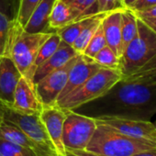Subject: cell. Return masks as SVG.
Wrapping results in <instances>:
<instances>
[{
	"instance_id": "obj_1",
	"label": "cell",
	"mask_w": 156,
	"mask_h": 156,
	"mask_svg": "<svg viewBox=\"0 0 156 156\" xmlns=\"http://www.w3.org/2000/svg\"><path fill=\"white\" fill-rule=\"evenodd\" d=\"M94 119L116 117L147 120L156 115V85L122 79L105 96L89 102Z\"/></svg>"
},
{
	"instance_id": "obj_2",
	"label": "cell",
	"mask_w": 156,
	"mask_h": 156,
	"mask_svg": "<svg viewBox=\"0 0 156 156\" xmlns=\"http://www.w3.org/2000/svg\"><path fill=\"white\" fill-rule=\"evenodd\" d=\"M52 33L27 32L16 20H13L4 56L11 58L21 75L32 82L39 51Z\"/></svg>"
},
{
	"instance_id": "obj_3",
	"label": "cell",
	"mask_w": 156,
	"mask_h": 156,
	"mask_svg": "<svg viewBox=\"0 0 156 156\" xmlns=\"http://www.w3.org/2000/svg\"><path fill=\"white\" fill-rule=\"evenodd\" d=\"M97 124V129L85 150L93 154L98 156H132L138 152L156 148L155 142L129 137L98 121Z\"/></svg>"
},
{
	"instance_id": "obj_4",
	"label": "cell",
	"mask_w": 156,
	"mask_h": 156,
	"mask_svg": "<svg viewBox=\"0 0 156 156\" xmlns=\"http://www.w3.org/2000/svg\"><path fill=\"white\" fill-rule=\"evenodd\" d=\"M122 79L119 69L102 67L81 87L76 88L54 106L62 110H76L82 106L105 96L119 81Z\"/></svg>"
},
{
	"instance_id": "obj_5",
	"label": "cell",
	"mask_w": 156,
	"mask_h": 156,
	"mask_svg": "<svg viewBox=\"0 0 156 156\" xmlns=\"http://www.w3.org/2000/svg\"><path fill=\"white\" fill-rule=\"evenodd\" d=\"M156 54V33L140 18L134 39L125 48L121 57L119 71L122 78L139 71Z\"/></svg>"
},
{
	"instance_id": "obj_6",
	"label": "cell",
	"mask_w": 156,
	"mask_h": 156,
	"mask_svg": "<svg viewBox=\"0 0 156 156\" xmlns=\"http://www.w3.org/2000/svg\"><path fill=\"white\" fill-rule=\"evenodd\" d=\"M97 126L94 118L75 110H67L62 129V142L65 151L86 150Z\"/></svg>"
},
{
	"instance_id": "obj_7",
	"label": "cell",
	"mask_w": 156,
	"mask_h": 156,
	"mask_svg": "<svg viewBox=\"0 0 156 156\" xmlns=\"http://www.w3.org/2000/svg\"><path fill=\"white\" fill-rule=\"evenodd\" d=\"M4 108V119L16 125L32 141L39 145L48 156H58L55 147L51 142L46 128L40 115H26L18 113L11 108Z\"/></svg>"
},
{
	"instance_id": "obj_8",
	"label": "cell",
	"mask_w": 156,
	"mask_h": 156,
	"mask_svg": "<svg viewBox=\"0 0 156 156\" xmlns=\"http://www.w3.org/2000/svg\"><path fill=\"white\" fill-rule=\"evenodd\" d=\"M79 56L80 54H78L72 58L63 66L50 73L34 85L43 107H51L55 105L59 95L65 87L69 72Z\"/></svg>"
},
{
	"instance_id": "obj_9",
	"label": "cell",
	"mask_w": 156,
	"mask_h": 156,
	"mask_svg": "<svg viewBox=\"0 0 156 156\" xmlns=\"http://www.w3.org/2000/svg\"><path fill=\"white\" fill-rule=\"evenodd\" d=\"M95 119L129 137L156 143V129L151 121L116 117H100Z\"/></svg>"
},
{
	"instance_id": "obj_10",
	"label": "cell",
	"mask_w": 156,
	"mask_h": 156,
	"mask_svg": "<svg viewBox=\"0 0 156 156\" xmlns=\"http://www.w3.org/2000/svg\"><path fill=\"white\" fill-rule=\"evenodd\" d=\"M10 108L18 113L26 115H40L43 108L34 84L23 76L20 77L16 87Z\"/></svg>"
},
{
	"instance_id": "obj_11",
	"label": "cell",
	"mask_w": 156,
	"mask_h": 156,
	"mask_svg": "<svg viewBox=\"0 0 156 156\" xmlns=\"http://www.w3.org/2000/svg\"><path fill=\"white\" fill-rule=\"evenodd\" d=\"M101 68L102 67L98 63H97L92 58H89L84 54H80L79 58H78V60L69 72L65 87L59 95L57 101L62 99L70 93L74 91L76 88L81 87Z\"/></svg>"
},
{
	"instance_id": "obj_12",
	"label": "cell",
	"mask_w": 156,
	"mask_h": 156,
	"mask_svg": "<svg viewBox=\"0 0 156 156\" xmlns=\"http://www.w3.org/2000/svg\"><path fill=\"white\" fill-rule=\"evenodd\" d=\"M65 117L66 111L56 106L43 107L40 114V118L55 147L58 156H66L65 148L62 142V129Z\"/></svg>"
},
{
	"instance_id": "obj_13",
	"label": "cell",
	"mask_w": 156,
	"mask_h": 156,
	"mask_svg": "<svg viewBox=\"0 0 156 156\" xmlns=\"http://www.w3.org/2000/svg\"><path fill=\"white\" fill-rule=\"evenodd\" d=\"M21 73L11 58L0 57V106L10 108Z\"/></svg>"
},
{
	"instance_id": "obj_14",
	"label": "cell",
	"mask_w": 156,
	"mask_h": 156,
	"mask_svg": "<svg viewBox=\"0 0 156 156\" xmlns=\"http://www.w3.org/2000/svg\"><path fill=\"white\" fill-rule=\"evenodd\" d=\"M76 55H78V53L73 49V47L62 41L55 52L35 70L32 79L33 84L35 85L50 73L63 66L67 62Z\"/></svg>"
},
{
	"instance_id": "obj_15",
	"label": "cell",
	"mask_w": 156,
	"mask_h": 156,
	"mask_svg": "<svg viewBox=\"0 0 156 156\" xmlns=\"http://www.w3.org/2000/svg\"><path fill=\"white\" fill-rule=\"evenodd\" d=\"M107 45L110 47L120 58L122 55L121 39V10L108 12L102 23Z\"/></svg>"
},
{
	"instance_id": "obj_16",
	"label": "cell",
	"mask_w": 156,
	"mask_h": 156,
	"mask_svg": "<svg viewBox=\"0 0 156 156\" xmlns=\"http://www.w3.org/2000/svg\"><path fill=\"white\" fill-rule=\"evenodd\" d=\"M0 139L31 150L41 156H48V154L39 145L32 141L16 125L6 119L0 123Z\"/></svg>"
},
{
	"instance_id": "obj_17",
	"label": "cell",
	"mask_w": 156,
	"mask_h": 156,
	"mask_svg": "<svg viewBox=\"0 0 156 156\" xmlns=\"http://www.w3.org/2000/svg\"><path fill=\"white\" fill-rule=\"evenodd\" d=\"M56 0H41L23 27L27 32H55L49 28L48 20Z\"/></svg>"
},
{
	"instance_id": "obj_18",
	"label": "cell",
	"mask_w": 156,
	"mask_h": 156,
	"mask_svg": "<svg viewBox=\"0 0 156 156\" xmlns=\"http://www.w3.org/2000/svg\"><path fill=\"white\" fill-rule=\"evenodd\" d=\"M74 22L72 12L68 5L63 0H56L49 17V28L52 31H57L60 29Z\"/></svg>"
},
{
	"instance_id": "obj_19",
	"label": "cell",
	"mask_w": 156,
	"mask_h": 156,
	"mask_svg": "<svg viewBox=\"0 0 156 156\" xmlns=\"http://www.w3.org/2000/svg\"><path fill=\"white\" fill-rule=\"evenodd\" d=\"M138 30V17L134 11L126 8L121 10V39L122 51L134 39ZM123 53V52H122Z\"/></svg>"
},
{
	"instance_id": "obj_20",
	"label": "cell",
	"mask_w": 156,
	"mask_h": 156,
	"mask_svg": "<svg viewBox=\"0 0 156 156\" xmlns=\"http://www.w3.org/2000/svg\"><path fill=\"white\" fill-rule=\"evenodd\" d=\"M97 14L98 13L85 16L80 20L65 26L64 28L58 30L56 32L59 34L62 41L68 43L69 45H72L74 40L79 36V34L95 20Z\"/></svg>"
},
{
	"instance_id": "obj_21",
	"label": "cell",
	"mask_w": 156,
	"mask_h": 156,
	"mask_svg": "<svg viewBox=\"0 0 156 156\" xmlns=\"http://www.w3.org/2000/svg\"><path fill=\"white\" fill-rule=\"evenodd\" d=\"M108 13V12L98 13L95 20L79 34V36L74 40V41L73 42V44L71 46L78 54H83V52L86 50L87 46L88 45L90 40L92 39V37L98 30V27L101 25L104 18L107 16Z\"/></svg>"
},
{
	"instance_id": "obj_22",
	"label": "cell",
	"mask_w": 156,
	"mask_h": 156,
	"mask_svg": "<svg viewBox=\"0 0 156 156\" xmlns=\"http://www.w3.org/2000/svg\"><path fill=\"white\" fill-rule=\"evenodd\" d=\"M123 79L144 85H156V54L139 71Z\"/></svg>"
},
{
	"instance_id": "obj_23",
	"label": "cell",
	"mask_w": 156,
	"mask_h": 156,
	"mask_svg": "<svg viewBox=\"0 0 156 156\" xmlns=\"http://www.w3.org/2000/svg\"><path fill=\"white\" fill-rule=\"evenodd\" d=\"M63 1L70 8L74 21L85 16L98 13V0H63Z\"/></svg>"
},
{
	"instance_id": "obj_24",
	"label": "cell",
	"mask_w": 156,
	"mask_h": 156,
	"mask_svg": "<svg viewBox=\"0 0 156 156\" xmlns=\"http://www.w3.org/2000/svg\"><path fill=\"white\" fill-rule=\"evenodd\" d=\"M92 59L101 67L109 69H119L120 58L108 45L101 49Z\"/></svg>"
},
{
	"instance_id": "obj_25",
	"label": "cell",
	"mask_w": 156,
	"mask_h": 156,
	"mask_svg": "<svg viewBox=\"0 0 156 156\" xmlns=\"http://www.w3.org/2000/svg\"><path fill=\"white\" fill-rule=\"evenodd\" d=\"M62 41L61 37L57 32H53L51 36L44 42V44L41 46L39 54L37 56L36 62H35V70L38 66H40L41 63H43L47 59H49L58 49L60 43Z\"/></svg>"
},
{
	"instance_id": "obj_26",
	"label": "cell",
	"mask_w": 156,
	"mask_h": 156,
	"mask_svg": "<svg viewBox=\"0 0 156 156\" xmlns=\"http://www.w3.org/2000/svg\"><path fill=\"white\" fill-rule=\"evenodd\" d=\"M0 156H41L37 152L0 139Z\"/></svg>"
},
{
	"instance_id": "obj_27",
	"label": "cell",
	"mask_w": 156,
	"mask_h": 156,
	"mask_svg": "<svg viewBox=\"0 0 156 156\" xmlns=\"http://www.w3.org/2000/svg\"><path fill=\"white\" fill-rule=\"evenodd\" d=\"M106 45H107V41H106L104 30H103L102 25H100L98 30L96 31V33L94 34V36L92 37V39L90 40L83 54L89 58H93Z\"/></svg>"
},
{
	"instance_id": "obj_28",
	"label": "cell",
	"mask_w": 156,
	"mask_h": 156,
	"mask_svg": "<svg viewBox=\"0 0 156 156\" xmlns=\"http://www.w3.org/2000/svg\"><path fill=\"white\" fill-rule=\"evenodd\" d=\"M41 1V0H20L19 9L15 20L24 27Z\"/></svg>"
},
{
	"instance_id": "obj_29",
	"label": "cell",
	"mask_w": 156,
	"mask_h": 156,
	"mask_svg": "<svg viewBox=\"0 0 156 156\" xmlns=\"http://www.w3.org/2000/svg\"><path fill=\"white\" fill-rule=\"evenodd\" d=\"M12 20L7 15L0 12V57L5 54Z\"/></svg>"
},
{
	"instance_id": "obj_30",
	"label": "cell",
	"mask_w": 156,
	"mask_h": 156,
	"mask_svg": "<svg viewBox=\"0 0 156 156\" xmlns=\"http://www.w3.org/2000/svg\"><path fill=\"white\" fill-rule=\"evenodd\" d=\"M124 9H126L124 0H98L97 2L98 13L122 10Z\"/></svg>"
},
{
	"instance_id": "obj_31",
	"label": "cell",
	"mask_w": 156,
	"mask_h": 156,
	"mask_svg": "<svg viewBox=\"0 0 156 156\" xmlns=\"http://www.w3.org/2000/svg\"><path fill=\"white\" fill-rule=\"evenodd\" d=\"M19 5L20 0H0V12L7 15L11 20H15Z\"/></svg>"
},
{
	"instance_id": "obj_32",
	"label": "cell",
	"mask_w": 156,
	"mask_h": 156,
	"mask_svg": "<svg viewBox=\"0 0 156 156\" xmlns=\"http://www.w3.org/2000/svg\"><path fill=\"white\" fill-rule=\"evenodd\" d=\"M155 6H156V0H136L128 9L137 13V12L148 10Z\"/></svg>"
},
{
	"instance_id": "obj_33",
	"label": "cell",
	"mask_w": 156,
	"mask_h": 156,
	"mask_svg": "<svg viewBox=\"0 0 156 156\" xmlns=\"http://www.w3.org/2000/svg\"><path fill=\"white\" fill-rule=\"evenodd\" d=\"M135 14L140 19H156V6L148 10L137 12Z\"/></svg>"
},
{
	"instance_id": "obj_34",
	"label": "cell",
	"mask_w": 156,
	"mask_h": 156,
	"mask_svg": "<svg viewBox=\"0 0 156 156\" xmlns=\"http://www.w3.org/2000/svg\"><path fill=\"white\" fill-rule=\"evenodd\" d=\"M66 156H98L87 151H65Z\"/></svg>"
},
{
	"instance_id": "obj_35",
	"label": "cell",
	"mask_w": 156,
	"mask_h": 156,
	"mask_svg": "<svg viewBox=\"0 0 156 156\" xmlns=\"http://www.w3.org/2000/svg\"><path fill=\"white\" fill-rule=\"evenodd\" d=\"M132 156H156V148L138 152V153H136V154H134Z\"/></svg>"
},
{
	"instance_id": "obj_36",
	"label": "cell",
	"mask_w": 156,
	"mask_h": 156,
	"mask_svg": "<svg viewBox=\"0 0 156 156\" xmlns=\"http://www.w3.org/2000/svg\"><path fill=\"white\" fill-rule=\"evenodd\" d=\"M156 33V19H140Z\"/></svg>"
},
{
	"instance_id": "obj_37",
	"label": "cell",
	"mask_w": 156,
	"mask_h": 156,
	"mask_svg": "<svg viewBox=\"0 0 156 156\" xmlns=\"http://www.w3.org/2000/svg\"><path fill=\"white\" fill-rule=\"evenodd\" d=\"M4 120V108L2 106H0V123Z\"/></svg>"
},
{
	"instance_id": "obj_38",
	"label": "cell",
	"mask_w": 156,
	"mask_h": 156,
	"mask_svg": "<svg viewBox=\"0 0 156 156\" xmlns=\"http://www.w3.org/2000/svg\"><path fill=\"white\" fill-rule=\"evenodd\" d=\"M136 0H124V4H125V7L126 8H129L133 2H135Z\"/></svg>"
},
{
	"instance_id": "obj_39",
	"label": "cell",
	"mask_w": 156,
	"mask_h": 156,
	"mask_svg": "<svg viewBox=\"0 0 156 156\" xmlns=\"http://www.w3.org/2000/svg\"><path fill=\"white\" fill-rule=\"evenodd\" d=\"M153 125H154V127H155V129H156V121H155V122L153 123Z\"/></svg>"
}]
</instances>
